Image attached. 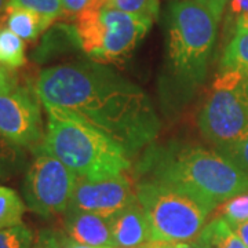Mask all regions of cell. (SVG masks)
I'll use <instances>...</instances> for the list:
<instances>
[{"instance_id":"1","label":"cell","mask_w":248,"mask_h":248,"mask_svg":"<svg viewBox=\"0 0 248 248\" xmlns=\"http://www.w3.org/2000/svg\"><path fill=\"white\" fill-rule=\"evenodd\" d=\"M35 91L45 107L65 110L97 128L130 159L159 135V116L148 94L105 63L76 61L46 68Z\"/></svg>"},{"instance_id":"2","label":"cell","mask_w":248,"mask_h":248,"mask_svg":"<svg viewBox=\"0 0 248 248\" xmlns=\"http://www.w3.org/2000/svg\"><path fill=\"white\" fill-rule=\"evenodd\" d=\"M143 179L174 186L214 211L248 190V174L219 152L197 145L152 146L138 163Z\"/></svg>"},{"instance_id":"3","label":"cell","mask_w":248,"mask_h":248,"mask_svg":"<svg viewBox=\"0 0 248 248\" xmlns=\"http://www.w3.org/2000/svg\"><path fill=\"white\" fill-rule=\"evenodd\" d=\"M225 9L208 0H177L169 13V73L175 91L189 95L203 84Z\"/></svg>"},{"instance_id":"4","label":"cell","mask_w":248,"mask_h":248,"mask_svg":"<svg viewBox=\"0 0 248 248\" xmlns=\"http://www.w3.org/2000/svg\"><path fill=\"white\" fill-rule=\"evenodd\" d=\"M45 108L47 131L39 151L57 157L81 179H105L130 169L128 155L108 135L65 110Z\"/></svg>"},{"instance_id":"5","label":"cell","mask_w":248,"mask_h":248,"mask_svg":"<svg viewBox=\"0 0 248 248\" xmlns=\"http://www.w3.org/2000/svg\"><path fill=\"white\" fill-rule=\"evenodd\" d=\"M151 228V241H192L199 237L211 210L174 186L142 179L135 186Z\"/></svg>"},{"instance_id":"6","label":"cell","mask_w":248,"mask_h":248,"mask_svg":"<svg viewBox=\"0 0 248 248\" xmlns=\"http://www.w3.org/2000/svg\"><path fill=\"white\" fill-rule=\"evenodd\" d=\"M149 19L104 6L84 10L76 16V33L80 48L91 61L120 62L130 57L152 27Z\"/></svg>"},{"instance_id":"7","label":"cell","mask_w":248,"mask_h":248,"mask_svg":"<svg viewBox=\"0 0 248 248\" xmlns=\"http://www.w3.org/2000/svg\"><path fill=\"white\" fill-rule=\"evenodd\" d=\"M197 124L218 152L248 138L247 76L221 72L199 112Z\"/></svg>"},{"instance_id":"8","label":"cell","mask_w":248,"mask_h":248,"mask_svg":"<svg viewBox=\"0 0 248 248\" xmlns=\"http://www.w3.org/2000/svg\"><path fill=\"white\" fill-rule=\"evenodd\" d=\"M24 181V197L33 213L50 217L66 213L78 177L57 157L37 151Z\"/></svg>"},{"instance_id":"9","label":"cell","mask_w":248,"mask_h":248,"mask_svg":"<svg viewBox=\"0 0 248 248\" xmlns=\"http://www.w3.org/2000/svg\"><path fill=\"white\" fill-rule=\"evenodd\" d=\"M36 91L16 87L0 94V133L19 148L43 142V122Z\"/></svg>"},{"instance_id":"10","label":"cell","mask_w":248,"mask_h":248,"mask_svg":"<svg viewBox=\"0 0 248 248\" xmlns=\"http://www.w3.org/2000/svg\"><path fill=\"white\" fill-rule=\"evenodd\" d=\"M135 200V187L124 174L98 181L78 178L66 211H84L109 219Z\"/></svg>"},{"instance_id":"11","label":"cell","mask_w":248,"mask_h":248,"mask_svg":"<svg viewBox=\"0 0 248 248\" xmlns=\"http://www.w3.org/2000/svg\"><path fill=\"white\" fill-rule=\"evenodd\" d=\"M115 248H138L151 241V228L138 199L109 218Z\"/></svg>"},{"instance_id":"12","label":"cell","mask_w":248,"mask_h":248,"mask_svg":"<svg viewBox=\"0 0 248 248\" xmlns=\"http://www.w3.org/2000/svg\"><path fill=\"white\" fill-rule=\"evenodd\" d=\"M65 233L76 243L91 247H113L109 219L84 211L65 213Z\"/></svg>"},{"instance_id":"13","label":"cell","mask_w":248,"mask_h":248,"mask_svg":"<svg viewBox=\"0 0 248 248\" xmlns=\"http://www.w3.org/2000/svg\"><path fill=\"white\" fill-rule=\"evenodd\" d=\"M6 14V27L24 42L36 40L54 22L51 18L21 7H7Z\"/></svg>"},{"instance_id":"14","label":"cell","mask_w":248,"mask_h":248,"mask_svg":"<svg viewBox=\"0 0 248 248\" xmlns=\"http://www.w3.org/2000/svg\"><path fill=\"white\" fill-rule=\"evenodd\" d=\"M221 72H237L248 78V29H239L221 58Z\"/></svg>"},{"instance_id":"15","label":"cell","mask_w":248,"mask_h":248,"mask_svg":"<svg viewBox=\"0 0 248 248\" xmlns=\"http://www.w3.org/2000/svg\"><path fill=\"white\" fill-rule=\"evenodd\" d=\"M199 237L210 248H247L229 222L221 217H214L210 223L203 228Z\"/></svg>"},{"instance_id":"16","label":"cell","mask_w":248,"mask_h":248,"mask_svg":"<svg viewBox=\"0 0 248 248\" xmlns=\"http://www.w3.org/2000/svg\"><path fill=\"white\" fill-rule=\"evenodd\" d=\"M0 63L16 71L27 63L25 43L9 28H0Z\"/></svg>"},{"instance_id":"17","label":"cell","mask_w":248,"mask_h":248,"mask_svg":"<svg viewBox=\"0 0 248 248\" xmlns=\"http://www.w3.org/2000/svg\"><path fill=\"white\" fill-rule=\"evenodd\" d=\"M25 205L16 190L0 186V229L21 223Z\"/></svg>"},{"instance_id":"18","label":"cell","mask_w":248,"mask_h":248,"mask_svg":"<svg viewBox=\"0 0 248 248\" xmlns=\"http://www.w3.org/2000/svg\"><path fill=\"white\" fill-rule=\"evenodd\" d=\"M214 211L215 217L223 218L231 226L248 221V190L223 202Z\"/></svg>"},{"instance_id":"19","label":"cell","mask_w":248,"mask_h":248,"mask_svg":"<svg viewBox=\"0 0 248 248\" xmlns=\"http://www.w3.org/2000/svg\"><path fill=\"white\" fill-rule=\"evenodd\" d=\"M105 4L149 21L159 17L160 0H109Z\"/></svg>"},{"instance_id":"20","label":"cell","mask_w":248,"mask_h":248,"mask_svg":"<svg viewBox=\"0 0 248 248\" xmlns=\"http://www.w3.org/2000/svg\"><path fill=\"white\" fill-rule=\"evenodd\" d=\"M24 163L22 148L10 142L0 133V177L6 178L17 172Z\"/></svg>"},{"instance_id":"21","label":"cell","mask_w":248,"mask_h":248,"mask_svg":"<svg viewBox=\"0 0 248 248\" xmlns=\"http://www.w3.org/2000/svg\"><path fill=\"white\" fill-rule=\"evenodd\" d=\"M32 243L33 233L22 223L0 229V248H31Z\"/></svg>"},{"instance_id":"22","label":"cell","mask_w":248,"mask_h":248,"mask_svg":"<svg viewBox=\"0 0 248 248\" xmlns=\"http://www.w3.org/2000/svg\"><path fill=\"white\" fill-rule=\"evenodd\" d=\"M9 7L32 10L54 21L63 14L61 0H10Z\"/></svg>"},{"instance_id":"23","label":"cell","mask_w":248,"mask_h":248,"mask_svg":"<svg viewBox=\"0 0 248 248\" xmlns=\"http://www.w3.org/2000/svg\"><path fill=\"white\" fill-rule=\"evenodd\" d=\"M226 19L233 25L234 32L239 29H248V0H228Z\"/></svg>"},{"instance_id":"24","label":"cell","mask_w":248,"mask_h":248,"mask_svg":"<svg viewBox=\"0 0 248 248\" xmlns=\"http://www.w3.org/2000/svg\"><path fill=\"white\" fill-rule=\"evenodd\" d=\"M219 153L223 155L226 159L231 160L232 163H234L246 174H248V138L232 145L226 149H222Z\"/></svg>"},{"instance_id":"25","label":"cell","mask_w":248,"mask_h":248,"mask_svg":"<svg viewBox=\"0 0 248 248\" xmlns=\"http://www.w3.org/2000/svg\"><path fill=\"white\" fill-rule=\"evenodd\" d=\"M66 239L68 236L62 233L51 229H43L37 233L31 248H63Z\"/></svg>"},{"instance_id":"26","label":"cell","mask_w":248,"mask_h":248,"mask_svg":"<svg viewBox=\"0 0 248 248\" xmlns=\"http://www.w3.org/2000/svg\"><path fill=\"white\" fill-rule=\"evenodd\" d=\"M62 11L68 16H79L84 10H98L105 6V0H61Z\"/></svg>"},{"instance_id":"27","label":"cell","mask_w":248,"mask_h":248,"mask_svg":"<svg viewBox=\"0 0 248 248\" xmlns=\"http://www.w3.org/2000/svg\"><path fill=\"white\" fill-rule=\"evenodd\" d=\"M138 248H210L200 237L192 241H148Z\"/></svg>"},{"instance_id":"28","label":"cell","mask_w":248,"mask_h":248,"mask_svg":"<svg viewBox=\"0 0 248 248\" xmlns=\"http://www.w3.org/2000/svg\"><path fill=\"white\" fill-rule=\"evenodd\" d=\"M18 87V79L16 72L0 63V94L10 93Z\"/></svg>"},{"instance_id":"29","label":"cell","mask_w":248,"mask_h":248,"mask_svg":"<svg viewBox=\"0 0 248 248\" xmlns=\"http://www.w3.org/2000/svg\"><path fill=\"white\" fill-rule=\"evenodd\" d=\"M232 229L236 232V234L239 236L241 241L247 246L248 248V221L241 222V223H236L232 225Z\"/></svg>"},{"instance_id":"30","label":"cell","mask_w":248,"mask_h":248,"mask_svg":"<svg viewBox=\"0 0 248 248\" xmlns=\"http://www.w3.org/2000/svg\"><path fill=\"white\" fill-rule=\"evenodd\" d=\"M63 248H115V247H91V246H84V244H80V243H76L72 239H66L65 241V246Z\"/></svg>"},{"instance_id":"31","label":"cell","mask_w":248,"mask_h":248,"mask_svg":"<svg viewBox=\"0 0 248 248\" xmlns=\"http://www.w3.org/2000/svg\"><path fill=\"white\" fill-rule=\"evenodd\" d=\"M208 1H211L213 4L219 6V7H222V9H225V7H226V4H228V0H208Z\"/></svg>"},{"instance_id":"32","label":"cell","mask_w":248,"mask_h":248,"mask_svg":"<svg viewBox=\"0 0 248 248\" xmlns=\"http://www.w3.org/2000/svg\"><path fill=\"white\" fill-rule=\"evenodd\" d=\"M9 1L10 0H0V16L3 11H6L7 7H9Z\"/></svg>"},{"instance_id":"33","label":"cell","mask_w":248,"mask_h":248,"mask_svg":"<svg viewBox=\"0 0 248 248\" xmlns=\"http://www.w3.org/2000/svg\"><path fill=\"white\" fill-rule=\"evenodd\" d=\"M247 90H248V78H247Z\"/></svg>"},{"instance_id":"34","label":"cell","mask_w":248,"mask_h":248,"mask_svg":"<svg viewBox=\"0 0 248 248\" xmlns=\"http://www.w3.org/2000/svg\"><path fill=\"white\" fill-rule=\"evenodd\" d=\"M108 1H109V0H105V3H108Z\"/></svg>"}]
</instances>
